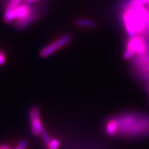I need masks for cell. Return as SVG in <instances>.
Instances as JSON below:
<instances>
[{
    "label": "cell",
    "instance_id": "obj_2",
    "mask_svg": "<svg viewBox=\"0 0 149 149\" xmlns=\"http://www.w3.org/2000/svg\"><path fill=\"white\" fill-rule=\"evenodd\" d=\"M117 124L116 135L136 136L149 130V118L138 113H124L114 117Z\"/></svg>",
    "mask_w": 149,
    "mask_h": 149
},
{
    "label": "cell",
    "instance_id": "obj_3",
    "mask_svg": "<svg viewBox=\"0 0 149 149\" xmlns=\"http://www.w3.org/2000/svg\"><path fill=\"white\" fill-rule=\"evenodd\" d=\"M147 44L141 35L130 37L123 53L124 59H130L135 55H142L147 51Z\"/></svg>",
    "mask_w": 149,
    "mask_h": 149
},
{
    "label": "cell",
    "instance_id": "obj_14",
    "mask_svg": "<svg viewBox=\"0 0 149 149\" xmlns=\"http://www.w3.org/2000/svg\"><path fill=\"white\" fill-rule=\"evenodd\" d=\"M146 7H147V8L149 9V2H148V3L147 5H146Z\"/></svg>",
    "mask_w": 149,
    "mask_h": 149
},
{
    "label": "cell",
    "instance_id": "obj_10",
    "mask_svg": "<svg viewBox=\"0 0 149 149\" xmlns=\"http://www.w3.org/2000/svg\"><path fill=\"white\" fill-rule=\"evenodd\" d=\"M40 135L41 136V139L42 140H43V141L46 144V145H47V144L49 143V141H50V140L52 139L51 138H50V136H49V133L47 132V130H46L45 129H43V130H42V132H40Z\"/></svg>",
    "mask_w": 149,
    "mask_h": 149
},
{
    "label": "cell",
    "instance_id": "obj_4",
    "mask_svg": "<svg viewBox=\"0 0 149 149\" xmlns=\"http://www.w3.org/2000/svg\"><path fill=\"white\" fill-rule=\"evenodd\" d=\"M33 13L31 8L28 5H19L16 8L12 9H6L5 12L3 19L6 23H11L14 21H18L24 18Z\"/></svg>",
    "mask_w": 149,
    "mask_h": 149
},
{
    "label": "cell",
    "instance_id": "obj_9",
    "mask_svg": "<svg viewBox=\"0 0 149 149\" xmlns=\"http://www.w3.org/2000/svg\"><path fill=\"white\" fill-rule=\"evenodd\" d=\"M149 2V0H131L129 3L130 6H146Z\"/></svg>",
    "mask_w": 149,
    "mask_h": 149
},
{
    "label": "cell",
    "instance_id": "obj_6",
    "mask_svg": "<svg viewBox=\"0 0 149 149\" xmlns=\"http://www.w3.org/2000/svg\"><path fill=\"white\" fill-rule=\"evenodd\" d=\"M29 119L31 123V133L35 136H37L40 134L42 130L44 129L40 119V110L37 107H32L29 112Z\"/></svg>",
    "mask_w": 149,
    "mask_h": 149
},
{
    "label": "cell",
    "instance_id": "obj_13",
    "mask_svg": "<svg viewBox=\"0 0 149 149\" xmlns=\"http://www.w3.org/2000/svg\"><path fill=\"white\" fill-rule=\"evenodd\" d=\"M40 1V0H27L28 3H34V2H37Z\"/></svg>",
    "mask_w": 149,
    "mask_h": 149
},
{
    "label": "cell",
    "instance_id": "obj_8",
    "mask_svg": "<svg viewBox=\"0 0 149 149\" xmlns=\"http://www.w3.org/2000/svg\"><path fill=\"white\" fill-rule=\"evenodd\" d=\"M60 141L58 139H52L47 145V149H59Z\"/></svg>",
    "mask_w": 149,
    "mask_h": 149
},
{
    "label": "cell",
    "instance_id": "obj_1",
    "mask_svg": "<svg viewBox=\"0 0 149 149\" xmlns=\"http://www.w3.org/2000/svg\"><path fill=\"white\" fill-rule=\"evenodd\" d=\"M122 19L126 33L130 37L141 35L149 24V9L145 6H130L124 10Z\"/></svg>",
    "mask_w": 149,
    "mask_h": 149
},
{
    "label": "cell",
    "instance_id": "obj_5",
    "mask_svg": "<svg viewBox=\"0 0 149 149\" xmlns=\"http://www.w3.org/2000/svg\"><path fill=\"white\" fill-rule=\"evenodd\" d=\"M72 40V36L70 34H65L59 37L58 40H56L55 41L52 42L49 45L46 46L40 52V56L42 58H46V57L49 56L50 55L53 54L58 49L63 48L65 47L66 44L69 43Z\"/></svg>",
    "mask_w": 149,
    "mask_h": 149
},
{
    "label": "cell",
    "instance_id": "obj_11",
    "mask_svg": "<svg viewBox=\"0 0 149 149\" xmlns=\"http://www.w3.org/2000/svg\"><path fill=\"white\" fill-rule=\"evenodd\" d=\"M27 147H28V141L26 140H22L16 145L15 149H27Z\"/></svg>",
    "mask_w": 149,
    "mask_h": 149
},
{
    "label": "cell",
    "instance_id": "obj_15",
    "mask_svg": "<svg viewBox=\"0 0 149 149\" xmlns=\"http://www.w3.org/2000/svg\"><path fill=\"white\" fill-rule=\"evenodd\" d=\"M149 28V24H148V28H147V29H148Z\"/></svg>",
    "mask_w": 149,
    "mask_h": 149
},
{
    "label": "cell",
    "instance_id": "obj_16",
    "mask_svg": "<svg viewBox=\"0 0 149 149\" xmlns=\"http://www.w3.org/2000/svg\"><path fill=\"white\" fill-rule=\"evenodd\" d=\"M0 149H2V146H1V145H0Z\"/></svg>",
    "mask_w": 149,
    "mask_h": 149
},
{
    "label": "cell",
    "instance_id": "obj_7",
    "mask_svg": "<svg viewBox=\"0 0 149 149\" xmlns=\"http://www.w3.org/2000/svg\"><path fill=\"white\" fill-rule=\"evenodd\" d=\"M75 25L80 28H93L96 27V22L91 19H87V18H79L77 19L74 22Z\"/></svg>",
    "mask_w": 149,
    "mask_h": 149
},
{
    "label": "cell",
    "instance_id": "obj_12",
    "mask_svg": "<svg viewBox=\"0 0 149 149\" xmlns=\"http://www.w3.org/2000/svg\"><path fill=\"white\" fill-rule=\"evenodd\" d=\"M6 55H5L4 53H2V51H0V65H4L5 63H6Z\"/></svg>",
    "mask_w": 149,
    "mask_h": 149
}]
</instances>
